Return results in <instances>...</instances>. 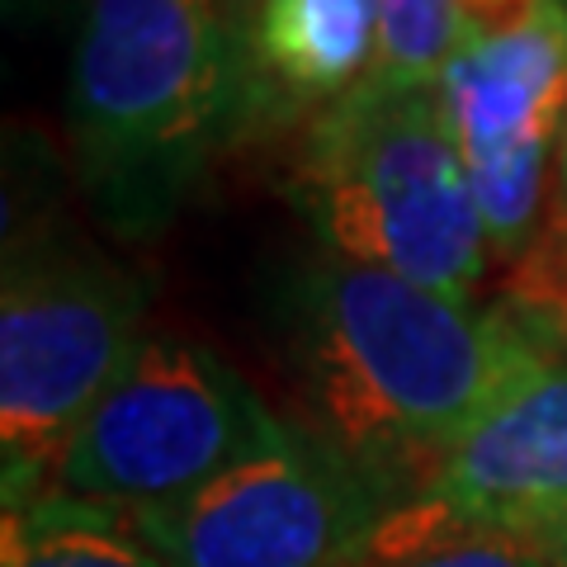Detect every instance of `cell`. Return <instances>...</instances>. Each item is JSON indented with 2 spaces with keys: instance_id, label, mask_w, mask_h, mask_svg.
I'll use <instances>...</instances> for the list:
<instances>
[{
  "instance_id": "obj_19",
  "label": "cell",
  "mask_w": 567,
  "mask_h": 567,
  "mask_svg": "<svg viewBox=\"0 0 567 567\" xmlns=\"http://www.w3.org/2000/svg\"><path fill=\"white\" fill-rule=\"evenodd\" d=\"M563 6H567V0H563Z\"/></svg>"
},
{
  "instance_id": "obj_16",
  "label": "cell",
  "mask_w": 567,
  "mask_h": 567,
  "mask_svg": "<svg viewBox=\"0 0 567 567\" xmlns=\"http://www.w3.org/2000/svg\"><path fill=\"white\" fill-rule=\"evenodd\" d=\"M529 548H535V554H539L548 567H567V520H563V525H554L548 535H539Z\"/></svg>"
},
{
  "instance_id": "obj_4",
  "label": "cell",
  "mask_w": 567,
  "mask_h": 567,
  "mask_svg": "<svg viewBox=\"0 0 567 567\" xmlns=\"http://www.w3.org/2000/svg\"><path fill=\"white\" fill-rule=\"evenodd\" d=\"M152 289L128 260L52 223L6 233L0 270V492L58 487L81 421L147 341Z\"/></svg>"
},
{
  "instance_id": "obj_11",
  "label": "cell",
  "mask_w": 567,
  "mask_h": 567,
  "mask_svg": "<svg viewBox=\"0 0 567 567\" xmlns=\"http://www.w3.org/2000/svg\"><path fill=\"white\" fill-rule=\"evenodd\" d=\"M454 43H458V0H383L374 66H369L360 85H388V91L440 85Z\"/></svg>"
},
{
  "instance_id": "obj_8",
  "label": "cell",
  "mask_w": 567,
  "mask_h": 567,
  "mask_svg": "<svg viewBox=\"0 0 567 567\" xmlns=\"http://www.w3.org/2000/svg\"><path fill=\"white\" fill-rule=\"evenodd\" d=\"M406 506L435 525L520 544L567 520V341L529 322L525 354Z\"/></svg>"
},
{
  "instance_id": "obj_6",
  "label": "cell",
  "mask_w": 567,
  "mask_h": 567,
  "mask_svg": "<svg viewBox=\"0 0 567 567\" xmlns=\"http://www.w3.org/2000/svg\"><path fill=\"white\" fill-rule=\"evenodd\" d=\"M388 502L336 450L284 421L185 502L133 516L171 567H354Z\"/></svg>"
},
{
  "instance_id": "obj_3",
  "label": "cell",
  "mask_w": 567,
  "mask_h": 567,
  "mask_svg": "<svg viewBox=\"0 0 567 567\" xmlns=\"http://www.w3.org/2000/svg\"><path fill=\"white\" fill-rule=\"evenodd\" d=\"M289 204L312 251L473 298L487 275V233L440 85H354L298 137Z\"/></svg>"
},
{
  "instance_id": "obj_9",
  "label": "cell",
  "mask_w": 567,
  "mask_h": 567,
  "mask_svg": "<svg viewBox=\"0 0 567 567\" xmlns=\"http://www.w3.org/2000/svg\"><path fill=\"white\" fill-rule=\"evenodd\" d=\"M383 0H260L237 33L233 147L303 137L374 66Z\"/></svg>"
},
{
  "instance_id": "obj_7",
  "label": "cell",
  "mask_w": 567,
  "mask_h": 567,
  "mask_svg": "<svg viewBox=\"0 0 567 567\" xmlns=\"http://www.w3.org/2000/svg\"><path fill=\"white\" fill-rule=\"evenodd\" d=\"M440 95L483 213L487 251L516 265L548 233V171H558L567 133V6L544 0L506 33H464Z\"/></svg>"
},
{
  "instance_id": "obj_15",
  "label": "cell",
  "mask_w": 567,
  "mask_h": 567,
  "mask_svg": "<svg viewBox=\"0 0 567 567\" xmlns=\"http://www.w3.org/2000/svg\"><path fill=\"white\" fill-rule=\"evenodd\" d=\"M548 227H563L567 233V133H563L558 171H554V213H548Z\"/></svg>"
},
{
  "instance_id": "obj_5",
  "label": "cell",
  "mask_w": 567,
  "mask_h": 567,
  "mask_svg": "<svg viewBox=\"0 0 567 567\" xmlns=\"http://www.w3.org/2000/svg\"><path fill=\"white\" fill-rule=\"evenodd\" d=\"M279 431L284 416L223 350L185 331H147L81 421L52 492L147 516L185 502Z\"/></svg>"
},
{
  "instance_id": "obj_1",
  "label": "cell",
  "mask_w": 567,
  "mask_h": 567,
  "mask_svg": "<svg viewBox=\"0 0 567 567\" xmlns=\"http://www.w3.org/2000/svg\"><path fill=\"white\" fill-rule=\"evenodd\" d=\"M275 354L303 431L336 450L388 511L416 502L458 431L529 346V322L327 251L270 284Z\"/></svg>"
},
{
  "instance_id": "obj_13",
  "label": "cell",
  "mask_w": 567,
  "mask_h": 567,
  "mask_svg": "<svg viewBox=\"0 0 567 567\" xmlns=\"http://www.w3.org/2000/svg\"><path fill=\"white\" fill-rule=\"evenodd\" d=\"M511 298L506 303L520 317H529L548 336L567 341V233L548 227V233L529 246V256L511 265Z\"/></svg>"
},
{
  "instance_id": "obj_2",
  "label": "cell",
  "mask_w": 567,
  "mask_h": 567,
  "mask_svg": "<svg viewBox=\"0 0 567 567\" xmlns=\"http://www.w3.org/2000/svg\"><path fill=\"white\" fill-rule=\"evenodd\" d=\"M237 43L227 0H85L66 137L95 218L152 237L233 147Z\"/></svg>"
},
{
  "instance_id": "obj_14",
  "label": "cell",
  "mask_w": 567,
  "mask_h": 567,
  "mask_svg": "<svg viewBox=\"0 0 567 567\" xmlns=\"http://www.w3.org/2000/svg\"><path fill=\"white\" fill-rule=\"evenodd\" d=\"M544 0H458V39H487V33H506L525 24Z\"/></svg>"
},
{
  "instance_id": "obj_10",
  "label": "cell",
  "mask_w": 567,
  "mask_h": 567,
  "mask_svg": "<svg viewBox=\"0 0 567 567\" xmlns=\"http://www.w3.org/2000/svg\"><path fill=\"white\" fill-rule=\"evenodd\" d=\"M0 567H171L123 511L43 492L6 511Z\"/></svg>"
},
{
  "instance_id": "obj_17",
  "label": "cell",
  "mask_w": 567,
  "mask_h": 567,
  "mask_svg": "<svg viewBox=\"0 0 567 567\" xmlns=\"http://www.w3.org/2000/svg\"><path fill=\"white\" fill-rule=\"evenodd\" d=\"M52 6H62V0H6V20L10 24H33L39 14H48Z\"/></svg>"
},
{
  "instance_id": "obj_12",
  "label": "cell",
  "mask_w": 567,
  "mask_h": 567,
  "mask_svg": "<svg viewBox=\"0 0 567 567\" xmlns=\"http://www.w3.org/2000/svg\"><path fill=\"white\" fill-rule=\"evenodd\" d=\"M354 567H548L535 548L506 535H473L416 516L412 506L388 511L369 554Z\"/></svg>"
},
{
  "instance_id": "obj_18",
  "label": "cell",
  "mask_w": 567,
  "mask_h": 567,
  "mask_svg": "<svg viewBox=\"0 0 567 567\" xmlns=\"http://www.w3.org/2000/svg\"><path fill=\"white\" fill-rule=\"evenodd\" d=\"M260 0H227V20H233V43H237V33L246 29V20L256 14Z\"/></svg>"
}]
</instances>
